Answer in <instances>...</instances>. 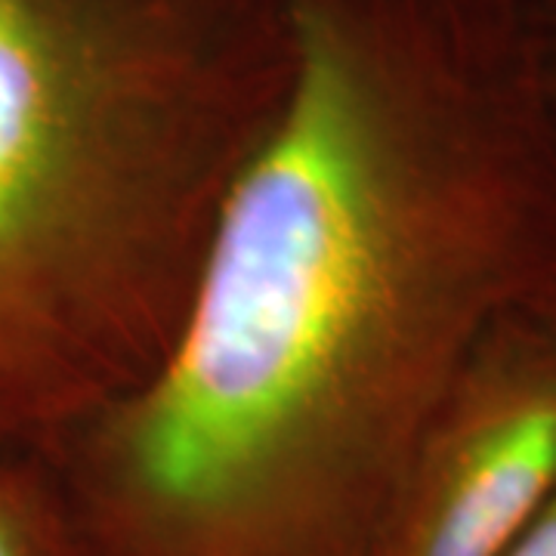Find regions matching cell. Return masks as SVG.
<instances>
[{"label": "cell", "instance_id": "cell-6", "mask_svg": "<svg viewBox=\"0 0 556 556\" xmlns=\"http://www.w3.org/2000/svg\"><path fill=\"white\" fill-rule=\"evenodd\" d=\"M504 556H556V495Z\"/></svg>", "mask_w": 556, "mask_h": 556}, {"label": "cell", "instance_id": "cell-3", "mask_svg": "<svg viewBox=\"0 0 556 556\" xmlns=\"http://www.w3.org/2000/svg\"><path fill=\"white\" fill-rule=\"evenodd\" d=\"M556 495V325L538 309L479 343L399 501L387 556H504Z\"/></svg>", "mask_w": 556, "mask_h": 556}, {"label": "cell", "instance_id": "cell-1", "mask_svg": "<svg viewBox=\"0 0 556 556\" xmlns=\"http://www.w3.org/2000/svg\"><path fill=\"white\" fill-rule=\"evenodd\" d=\"M291 78L170 350L43 464L90 556H387L479 343L556 288L532 0H281Z\"/></svg>", "mask_w": 556, "mask_h": 556}, {"label": "cell", "instance_id": "cell-2", "mask_svg": "<svg viewBox=\"0 0 556 556\" xmlns=\"http://www.w3.org/2000/svg\"><path fill=\"white\" fill-rule=\"evenodd\" d=\"M288 78L281 0H0V455L152 378Z\"/></svg>", "mask_w": 556, "mask_h": 556}, {"label": "cell", "instance_id": "cell-4", "mask_svg": "<svg viewBox=\"0 0 556 556\" xmlns=\"http://www.w3.org/2000/svg\"><path fill=\"white\" fill-rule=\"evenodd\" d=\"M0 556H90L43 460L0 455Z\"/></svg>", "mask_w": 556, "mask_h": 556}, {"label": "cell", "instance_id": "cell-5", "mask_svg": "<svg viewBox=\"0 0 556 556\" xmlns=\"http://www.w3.org/2000/svg\"><path fill=\"white\" fill-rule=\"evenodd\" d=\"M532 13H535L544 84H547V97L556 115V0H532Z\"/></svg>", "mask_w": 556, "mask_h": 556}, {"label": "cell", "instance_id": "cell-7", "mask_svg": "<svg viewBox=\"0 0 556 556\" xmlns=\"http://www.w3.org/2000/svg\"><path fill=\"white\" fill-rule=\"evenodd\" d=\"M535 309H538V313H544V316L551 318V321L556 325V288L551 291V294H547V298L541 300V303H538Z\"/></svg>", "mask_w": 556, "mask_h": 556}]
</instances>
